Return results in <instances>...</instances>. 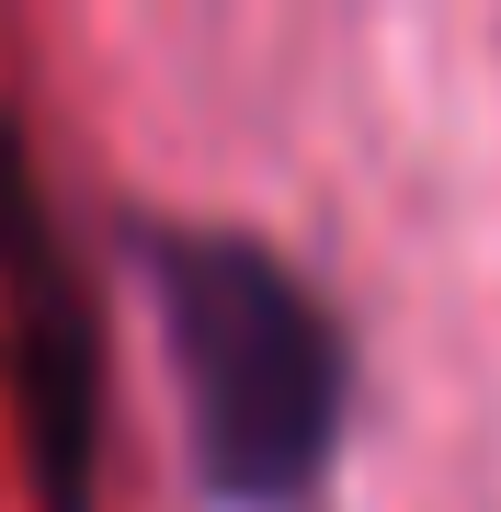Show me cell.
Listing matches in <instances>:
<instances>
[{
    "instance_id": "obj_1",
    "label": "cell",
    "mask_w": 501,
    "mask_h": 512,
    "mask_svg": "<svg viewBox=\"0 0 501 512\" xmlns=\"http://www.w3.org/2000/svg\"><path fill=\"white\" fill-rule=\"evenodd\" d=\"M160 319L183 376L194 467L228 501L308 490L342 433V342L319 296L251 239H171L160 251Z\"/></svg>"
}]
</instances>
